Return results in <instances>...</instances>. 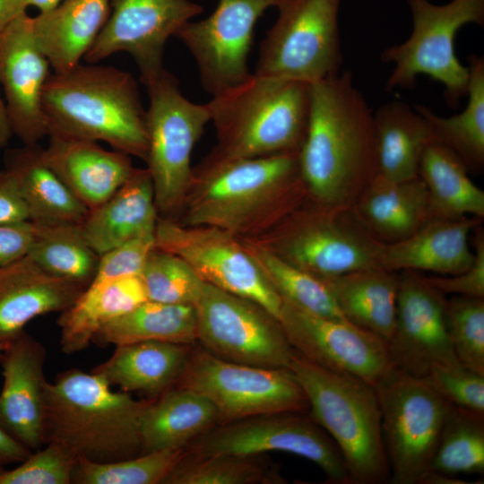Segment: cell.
Wrapping results in <instances>:
<instances>
[{
    "instance_id": "836d02e7",
    "label": "cell",
    "mask_w": 484,
    "mask_h": 484,
    "mask_svg": "<svg viewBox=\"0 0 484 484\" xmlns=\"http://www.w3.org/2000/svg\"><path fill=\"white\" fill-rule=\"evenodd\" d=\"M468 103L459 114L441 117L424 105H414L427 120L436 142L452 151L469 172L484 168V58L468 56Z\"/></svg>"
},
{
    "instance_id": "f6af8a7d",
    "label": "cell",
    "mask_w": 484,
    "mask_h": 484,
    "mask_svg": "<svg viewBox=\"0 0 484 484\" xmlns=\"http://www.w3.org/2000/svg\"><path fill=\"white\" fill-rule=\"evenodd\" d=\"M426 378L452 405L484 414V375L458 364L436 366Z\"/></svg>"
},
{
    "instance_id": "7a4b0ae2",
    "label": "cell",
    "mask_w": 484,
    "mask_h": 484,
    "mask_svg": "<svg viewBox=\"0 0 484 484\" xmlns=\"http://www.w3.org/2000/svg\"><path fill=\"white\" fill-rule=\"evenodd\" d=\"M48 134L103 141L145 160L146 110L137 82L114 66L82 65L53 73L43 91Z\"/></svg>"
},
{
    "instance_id": "74e56055",
    "label": "cell",
    "mask_w": 484,
    "mask_h": 484,
    "mask_svg": "<svg viewBox=\"0 0 484 484\" xmlns=\"http://www.w3.org/2000/svg\"><path fill=\"white\" fill-rule=\"evenodd\" d=\"M430 471L484 472V414L452 405L442 428Z\"/></svg>"
},
{
    "instance_id": "7c38bea8",
    "label": "cell",
    "mask_w": 484,
    "mask_h": 484,
    "mask_svg": "<svg viewBox=\"0 0 484 484\" xmlns=\"http://www.w3.org/2000/svg\"><path fill=\"white\" fill-rule=\"evenodd\" d=\"M313 204L290 215L276 237L272 252L322 280L381 268L384 243L363 227L351 208Z\"/></svg>"
},
{
    "instance_id": "484cf974",
    "label": "cell",
    "mask_w": 484,
    "mask_h": 484,
    "mask_svg": "<svg viewBox=\"0 0 484 484\" xmlns=\"http://www.w3.org/2000/svg\"><path fill=\"white\" fill-rule=\"evenodd\" d=\"M351 209L363 227L384 244L408 238L432 218L428 193L419 177L393 181L376 175Z\"/></svg>"
},
{
    "instance_id": "f35d334b",
    "label": "cell",
    "mask_w": 484,
    "mask_h": 484,
    "mask_svg": "<svg viewBox=\"0 0 484 484\" xmlns=\"http://www.w3.org/2000/svg\"><path fill=\"white\" fill-rule=\"evenodd\" d=\"M246 248L283 299L315 315L348 321L322 279L290 264L271 249Z\"/></svg>"
},
{
    "instance_id": "11a10c76",
    "label": "cell",
    "mask_w": 484,
    "mask_h": 484,
    "mask_svg": "<svg viewBox=\"0 0 484 484\" xmlns=\"http://www.w3.org/2000/svg\"><path fill=\"white\" fill-rule=\"evenodd\" d=\"M4 348H5V346H4V345H3V344H0V357H1V355H2V352H3V350H4Z\"/></svg>"
},
{
    "instance_id": "8992f818",
    "label": "cell",
    "mask_w": 484,
    "mask_h": 484,
    "mask_svg": "<svg viewBox=\"0 0 484 484\" xmlns=\"http://www.w3.org/2000/svg\"><path fill=\"white\" fill-rule=\"evenodd\" d=\"M290 368L306 394L310 417L339 448L350 484L390 482L376 387L322 367L296 351Z\"/></svg>"
},
{
    "instance_id": "5b68a950",
    "label": "cell",
    "mask_w": 484,
    "mask_h": 484,
    "mask_svg": "<svg viewBox=\"0 0 484 484\" xmlns=\"http://www.w3.org/2000/svg\"><path fill=\"white\" fill-rule=\"evenodd\" d=\"M298 153L204 161L194 174L190 189L194 191L186 195L180 224L214 227L235 235L273 206L293 209L307 194Z\"/></svg>"
},
{
    "instance_id": "d6986e66",
    "label": "cell",
    "mask_w": 484,
    "mask_h": 484,
    "mask_svg": "<svg viewBox=\"0 0 484 484\" xmlns=\"http://www.w3.org/2000/svg\"><path fill=\"white\" fill-rule=\"evenodd\" d=\"M445 294L428 284L422 275L403 271L400 275L395 325L387 342L392 365L426 378L436 366L461 364L451 344L445 322Z\"/></svg>"
},
{
    "instance_id": "ba28073f",
    "label": "cell",
    "mask_w": 484,
    "mask_h": 484,
    "mask_svg": "<svg viewBox=\"0 0 484 484\" xmlns=\"http://www.w3.org/2000/svg\"><path fill=\"white\" fill-rule=\"evenodd\" d=\"M148 146L145 161L157 210L171 214L180 208L194 180L191 156L195 143L211 121L208 102L194 103L180 91L177 78L164 69L144 84Z\"/></svg>"
},
{
    "instance_id": "3957f363",
    "label": "cell",
    "mask_w": 484,
    "mask_h": 484,
    "mask_svg": "<svg viewBox=\"0 0 484 484\" xmlns=\"http://www.w3.org/2000/svg\"><path fill=\"white\" fill-rule=\"evenodd\" d=\"M150 399L115 392L99 375L72 368L45 385V445L107 462L143 454L142 416Z\"/></svg>"
},
{
    "instance_id": "ac0fdd59",
    "label": "cell",
    "mask_w": 484,
    "mask_h": 484,
    "mask_svg": "<svg viewBox=\"0 0 484 484\" xmlns=\"http://www.w3.org/2000/svg\"><path fill=\"white\" fill-rule=\"evenodd\" d=\"M279 322L293 350L309 361L376 386L392 367L388 344L348 321L307 312L283 299Z\"/></svg>"
},
{
    "instance_id": "52a82bcc",
    "label": "cell",
    "mask_w": 484,
    "mask_h": 484,
    "mask_svg": "<svg viewBox=\"0 0 484 484\" xmlns=\"http://www.w3.org/2000/svg\"><path fill=\"white\" fill-rule=\"evenodd\" d=\"M412 18L411 36L385 48L382 62L393 64L385 91L411 88L424 74L444 87L447 105L455 108L467 95L469 69L454 51L455 35L469 23L484 24V0H451L436 4L429 0H407Z\"/></svg>"
},
{
    "instance_id": "d590c367",
    "label": "cell",
    "mask_w": 484,
    "mask_h": 484,
    "mask_svg": "<svg viewBox=\"0 0 484 484\" xmlns=\"http://www.w3.org/2000/svg\"><path fill=\"white\" fill-rule=\"evenodd\" d=\"M144 341L196 344L194 307L146 300L108 323L97 333L92 342L101 346H117Z\"/></svg>"
},
{
    "instance_id": "9a60e30c",
    "label": "cell",
    "mask_w": 484,
    "mask_h": 484,
    "mask_svg": "<svg viewBox=\"0 0 484 484\" xmlns=\"http://www.w3.org/2000/svg\"><path fill=\"white\" fill-rule=\"evenodd\" d=\"M229 231L207 226H185L160 219L155 246L186 261L206 283L248 299L278 321L282 298L246 247Z\"/></svg>"
},
{
    "instance_id": "6da1fadb",
    "label": "cell",
    "mask_w": 484,
    "mask_h": 484,
    "mask_svg": "<svg viewBox=\"0 0 484 484\" xmlns=\"http://www.w3.org/2000/svg\"><path fill=\"white\" fill-rule=\"evenodd\" d=\"M298 159L306 194L324 208H352L377 175L374 112L349 70L311 85Z\"/></svg>"
},
{
    "instance_id": "681fc988",
    "label": "cell",
    "mask_w": 484,
    "mask_h": 484,
    "mask_svg": "<svg viewBox=\"0 0 484 484\" xmlns=\"http://www.w3.org/2000/svg\"><path fill=\"white\" fill-rule=\"evenodd\" d=\"M30 220L26 203L13 175L4 169L0 170V223Z\"/></svg>"
},
{
    "instance_id": "60d3db41",
    "label": "cell",
    "mask_w": 484,
    "mask_h": 484,
    "mask_svg": "<svg viewBox=\"0 0 484 484\" xmlns=\"http://www.w3.org/2000/svg\"><path fill=\"white\" fill-rule=\"evenodd\" d=\"M186 448L143 453L118 461L98 462L78 457L72 477L76 484H162Z\"/></svg>"
},
{
    "instance_id": "ffe728a7",
    "label": "cell",
    "mask_w": 484,
    "mask_h": 484,
    "mask_svg": "<svg viewBox=\"0 0 484 484\" xmlns=\"http://www.w3.org/2000/svg\"><path fill=\"white\" fill-rule=\"evenodd\" d=\"M50 68L27 12L0 30V86L13 134L23 144L39 143L48 134L42 96Z\"/></svg>"
},
{
    "instance_id": "30bf717a",
    "label": "cell",
    "mask_w": 484,
    "mask_h": 484,
    "mask_svg": "<svg viewBox=\"0 0 484 484\" xmlns=\"http://www.w3.org/2000/svg\"><path fill=\"white\" fill-rule=\"evenodd\" d=\"M341 0H281L260 45L255 74L319 82L341 72Z\"/></svg>"
},
{
    "instance_id": "e575fe53",
    "label": "cell",
    "mask_w": 484,
    "mask_h": 484,
    "mask_svg": "<svg viewBox=\"0 0 484 484\" xmlns=\"http://www.w3.org/2000/svg\"><path fill=\"white\" fill-rule=\"evenodd\" d=\"M461 160L448 148L431 142L419 163V177L424 182L432 217H484V192L470 178Z\"/></svg>"
},
{
    "instance_id": "5bb4252c",
    "label": "cell",
    "mask_w": 484,
    "mask_h": 484,
    "mask_svg": "<svg viewBox=\"0 0 484 484\" xmlns=\"http://www.w3.org/2000/svg\"><path fill=\"white\" fill-rule=\"evenodd\" d=\"M188 454L252 456L284 452L315 463L329 482L350 484L343 457L330 436L302 412H275L219 424L194 440Z\"/></svg>"
},
{
    "instance_id": "8d00e7d4",
    "label": "cell",
    "mask_w": 484,
    "mask_h": 484,
    "mask_svg": "<svg viewBox=\"0 0 484 484\" xmlns=\"http://www.w3.org/2000/svg\"><path fill=\"white\" fill-rule=\"evenodd\" d=\"M35 225L28 255L47 272L86 289L96 275L99 255L88 244L81 224Z\"/></svg>"
},
{
    "instance_id": "7bdbcfd3",
    "label": "cell",
    "mask_w": 484,
    "mask_h": 484,
    "mask_svg": "<svg viewBox=\"0 0 484 484\" xmlns=\"http://www.w3.org/2000/svg\"><path fill=\"white\" fill-rule=\"evenodd\" d=\"M445 322L457 359L484 375V298L454 295L446 299Z\"/></svg>"
},
{
    "instance_id": "c3c4849f",
    "label": "cell",
    "mask_w": 484,
    "mask_h": 484,
    "mask_svg": "<svg viewBox=\"0 0 484 484\" xmlns=\"http://www.w3.org/2000/svg\"><path fill=\"white\" fill-rule=\"evenodd\" d=\"M35 234L36 225L30 220L0 223V266L28 255Z\"/></svg>"
},
{
    "instance_id": "b9f144b4",
    "label": "cell",
    "mask_w": 484,
    "mask_h": 484,
    "mask_svg": "<svg viewBox=\"0 0 484 484\" xmlns=\"http://www.w3.org/2000/svg\"><path fill=\"white\" fill-rule=\"evenodd\" d=\"M140 277L148 300L165 304L194 307L204 284L186 261L156 246L150 253Z\"/></svg>"
},
{
    "instance_id": "603a6c76",
    "label": "cell",
    "mask_w": 484,
    "mask_h": 484,
    "mask_svg": "<svg viewBox=\"0 0 484 484\" xmlns=\"http://www.w3.org/2000/svg\"><path fill=\"white\" fill-rule=\"evenodd\" d=\"M476 216L432 217L398 242L384 244L380 266L387 271H427L454 275L471 267L470 234L481 223Z\"/></svg>"
},
{
    "instance_id": "83f0119b",
    "label": "cell",
    "mask_w": 484,
    "mask_h": 484,
    "mask_svg": "<svg viewBox=\"0 0 484 484\" xmlns=\"http://www.w3.org/2000/svg\"><path fill=\"white\" fill-rule=\"evenodd\" d=\"M192 346L159 341L117 345L112 356L91 372L122 392L155 399L175 387Z\"/></svg>"
},
{
    "instance_id": "d6a6232c",
    "label": "cell",
    "mask_w": 484,
    "mask_h": 484,
    "mask_svg": "<svg viewBox=\"0 0 484 484\" xmlns=\"http://www.w3.org/2000/svg\"><path fill=\"white\" fill-rule=\"evenodd\" d=\"M377 175L393 181L419 177L430 127L415 108L402 100L381 105L374 112Z\"/></svg>"
},
{
    "instance_id": "7dc6e473",
    "label": "cell",
    "mask_w": 484,
    "mask_h": 484,
    "mask_svg": "<svg viewBox=\"0 0 484 484\" xmlns=\"http://www.w3.org/2000/svg\"><path fill=\"white\" fill-rule=\"evenodd\" d=\"M474 260L466 271L449 276L424 277L440 292L484 298V233L480 224L474 229Z\"/></svg>"
},
{
    "instance_id": "9c48e42d",
    "label": "cell",
    "mask_w": 484,
    "mask_h": 484,
    "mask_svg": "<svg viewBox=\"0 0 484 484\" xmlns=\"http://www.w3.org/2000/svg\"><path fill=\"white\" fill-rule=\"evenodd\" d=\"M375 387L390 482L419 484L430 471L452 404L427 378L410 376L393 366Z\"/></svg>"
},
{
    "instance_id": "d4e9b609",
    "label": "cell",
    "mask_w": 484,
    "mask_h": 484,
    "mask_svg": "<svg viewBox=\"0 0 484 484\" xmlns=\"http://www.w3.org/2000/svg\"><path fill=\"white\" fill-rule=\"evenodd\" d=\"M157 212L148 169H134L111 196L89 211L81 227L88 244L101 255L129 240L154 234Z\"/></svg>"
},
{
    "instance_id": "4316f807",
    "label": "cell",
    "mask_w": 484,
    "mask_h": 484,
    "mask_svg": "<svg viewBox=\"0 0 484 484\" xmlns=\"http://www.w3.org/2000/svg\"><path fill=\"white\" fill-rule=\"evenodd\" d=\"M110 0H63L56 7L31 17L35 40L54 73L81 63L104 27Z\"/></svg>"
},
{
    "instance_id": "f5cc1de1",
    "label": "cell",
    "mask_w": 484,
    "mask_h": 484,
    "mask_svg": "<svg viewBox=\"0 0 484 484\" xmlns=\"http://www.w3.org/2000/svg\"><path fill=\"white\" fill-rule=\"evenodd\" d=\"M13 135L6 113L5 103L0 95V150L8 145Z\"/></svg>"
},
{
    "instance_id": "4fadbf2b",
    "label": "cell",
    "mask_w": 484,
    "mask_h": 484,
    "mask_svg": "<svg viewBox=\"0 0 484 484\" xmlns=\"http://www.w3.org/2000/svg\"><path fill=\"white\" fill-rule=\"evenodd\" d=\"M197 344L231 362L290 368L295 350L280 322L253 301L204 282L194 305Z\"/></svg>"
},
{
    "instance_id": "f546056e",
    "label": "cell",
    "mask_w": 484,
    "mask_h": 484,
    "mask_svg": "<svg viewBox=\"0 0 484 484\" xmlns=\"http://www.w3.org/2000/svg\"><path fill=\"white\" fill-rule=\"evenodd\" d=\"M219 424V413L205 396L175 386L150 399L140 427L143 454L185 448Z\"/></svg>"
},
{
    "instance_id": "bcb514c9",
    "label": "cell",
    "mask_w": 484,
    "mask_h": 484,
    "mask_svg": "<svg viewBox=\"0 0 484 484\" xmlns=\"http://www.w3.org/2000/svg\"><path fill=\"white\" fill-rule=\"evenodd\" d=\"M155 247L154 234L139 237L99 255L96 275L91 284L140 275Z\"/></svg>"
},
{
    "instance_id": "2e32d148",
    "label": "cell",
    "mask_w": 484,
    "mask_h": 484,
    "mask_svg": "<svg viewBox=\"0 0 484 484\" xmlns=\"http://www.w3.org/2000/svg\"><path fill=\"white\" fill-rule=\"evenodd\" d=\"M281 0H219L206 19L184 24L176 33L195 60L201 84L212 96L252 73L247 65L255 26Z\"/></svg>"
},
{
    "instance_id": "e0dca14e",
    "label": "cell",
    "mask_w": 484,
    "mask_h": 484,
    "mask_svg": "<svg viewBox=\"0 0 484 484\" xmlns=\"http://www.w3.org/2000/svg\"><path fill=\"white\" fill-rule=\"evenodd\" d=\"M202 12L203 7L191 0H110L108 20L83 58L95 64L125 52L135 61L145 84L165 69L168 39Z\"/></svg>"
},
{
    "instance_id": "9f6ffc18",
    "label": "cell",
    "mask_w": 484,
    "mask_h": 484,
    "mask_svg": "<svg viewBox=\"0 0 484 484\" xmlns=\"http://www.w3.org/2000/svg\"><path fill=\"white\" fill-rule=\"evenodd\" d=\"M5 469L3 467V465H0V474L4 472Z\"/></svg>"
},
{
    "instance_id": "ab89813d",
    "label": "cell",
    "mask_w": 484,
    "mask_h": 484,
    "mask_svg": "<svg viewBox=\"0 0 484 484\" xmlns=\"http://www.w3.org/2000/svg\"><path fill=\"white\" fill-rule=\"evenodd\" d=\"M257 455H194L187 454L176 464L162 484L282 483L283 479Z\"/></svg>"
},
{
    "instance_id": "44dd1931",
    "label": "cell",
    "mask_w": 484,
    "mask_h": 484,
    "mask_svg": "<svg viewBox=\"0 0 484 484\" xmlns=\"http://www.w3.org/2000/svg\"><path fill=\"white\" fill-rule=\"evenodd\" d=\"M45 347L25 331L0 357V427L30 450L45 445Z\"/></svg>"
},
{
    "instance_id": "cb8c5ba5",
    "label": "cell",
    "mask_w": 484,
    "mask_h": 484,
    "mask_svg": "<svg viewBox=\"0 0 484 484\" xmlns=\"http://www.w3.org/2000/svg\"><path fill=\"white\" fill-rule=\"evenodd\" d=\"M48 137L43 148L46 163L89 210L111 196L134 169L127 154L105 150L97 142Z\"/></svg>"
},
{
    "instance_id": "1f68e13d",
    "label": "cell",
    "mask_w": 484,
    "mask_h": 484,
    "mask_svg": "<svg viewBox=\"0 0 484 484\" xmlns=\"http://www.w3.org/2000/svg\"><path fill=\"white\" fill-rule=\"evenodd\" d=\"M323 281L350 323L386 342L390 341L395 325L400 275L377 267Z\"/></svg>"
},
{
    "instance_id": "db71d44e",
    "label": "cell",
    "mask_w": 484,
    "mask_h": 484,
    "mask_svg": "<svg viewBox=\"0 0 484 484\" xmlns=\"http://www.w3.org/2000/svg\"><path fill=\"white\" fill-rule=\"evenodd\" d=\"M26 7H35L39 13L48 12L56 7L63 0H22Z\"/></svg>"
},
{
    "instance_id": "277c9868",
    "label": "cell",
    "mask_w": 484,
    "mask_h": 484,
    "mask_svg": "<svg viewBox=\"0 0 484 484\" xmlns=\"http://www.w3.org/2000/svg\"><path fill=\"white\" fill-rule=\"evenodd\" d=\"M311 84L252 73L208 102L218 145L207 162L298 152L310 112Z\"/></svg>"
},
{
    "instance_id": "f1b7e54d",
    "label": "cell",
    "mask_w": 484,
    "mask_h": 484,
    "mask_svg": "<svg viewBox=\"0 0 484 484\" xmlns=\"http://www.w3.org/2000/svg\"><path fill=\"white\" fill-rule=\"evenodd\" d=\"M4 163L16 179L30 220L81 224L88 215L90 210L46 163L39 143L6 149Z\"/></svg>"
},
{
    "instance_id": "f907efd6",
    "label": "cell",
    "mask_w": 484,
    "mask_h": 484,
    "mask_svg": "<svg viewBox=\"0 0 484 484\" xmlns=\"http://www.w3.org/2000/svg\"><path fill=\"white\" fill-rule=\"evenodd\" d=\"M31 453L0 427V465L22 462Z\"/></svg>"
},
{
    "instance_id": "8fae6325",
    "label": "cell",
    "mask_w": 484,
    "mask_h": 484,
    "mask_svg": "<svg viewBox=\"0 0 484 484\" xmlns=\"http://www.w3.org/2000/svg\"><path fill=\"white\" fill-rule=\"evenodd\" d=\"M175 386L205 396L215 406L220 424L261 414L308 411L306 394L290 368L227 361L194 344Z\"/></svg>"
},
{
    "instance_id": "4dcf8cb0",
    "label": "cell",
    "mask_w": 484,
    "mask_h": 484,
    "mask_svg": "<svg viewBox=\"0 0 484 484\" xmlns=\"http://www.w3.org/2000/svg\"><path fill=\"white\" fill-rule=\"evenodd\" d=\"M146 300L140 275L90 284L57 319L62 351L73 354L86 349L103 326Z\"/></svg>"
},
{
    "instance_id": "7402d4cb",
    "label": "cell",
    "mask_w": 484,
    "mask_h": 484,
    "mask_svg": "<svg viewBox=\"0 0 484 484\" xmlns=\"http://www.w3.org/2000/svg\"><path fill=\"white\" fill-rule=\"evenodd\" d=\"M84 290L47 272L29 255L0 266V344L17 339L35 317L69 308Z\"/></svg>"
},
{
    "instance_id": "816d5d0a",
    "label": "cell",
    "mask_w": 484,
    "mask_h": 484,
    "mask_svg": "<svg viewBox=\"0 0 484 484\" xmlns=\"http://www.w3.org/2000/svg\"><path fill=\"white\" fill-rule=\"evenodd\" d=\"M26 11L22 0H0V30Z\"/></svg>"
},
{
    "instance_id": "ee69618b",
    "label": "cell",
    "mask_w": 484,
    "mask_h": 484,
    "mask_svg": "<svg viewBox=\"0 0 484 484\" xmlns=\"http://www.w3.org/2000/svg\"><path fill=\"white\" fill-rule=\"evenodd\" d=\"M78 456L53 442L33 451L21 464L0 474V484H70Z\"/></svg>"
}]
</instances>
